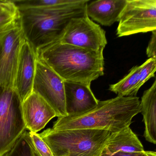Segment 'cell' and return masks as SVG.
<instances>
[{
  "mask_svg": "<svg viewBox=\"0 0 156 156\" xmlns=\"http://www.w3.org/2000/svg\"><path fill=\"white\" fill-rule=\"evenodd\" d=\"M37 54L65 81L91 86L93 81L104 74L103 52L58 41L41 48Z\"/></svg>",
  "mask_w": 156,
  "mask_h": 156,
  "instance_id": "obj_1",
  "label": "cell"
},
{
  "mask_svg": "<svg viewBox=\"0 0 156 156\" xmlns=\"http://www.w3.org/2000/svg\"><path fill=\"white\" fill-rule=\"evenodd\" d=\"M140 112L138 97L117 95L108 100H99L94 108L83 115L58 118L50 129L53 131L99 129L115 133L129 126L133 118Z\"/></svg>",
  "mask_w": 156,
  "mask_h": 156,
  "instance_id": "obj_2",
  "label": "cell"
},
{
  "mask_svg": "<svg viewBox=\"0 0 156 156\" xmlns=\"http://www.w3.org/2000/svg\"><path fill=\"white\" fill-rule=\"evenodd\" d=\"M89 2L64 8H18L24 37L37 51L60 41L70 20L86 13Z\"/></svg>",
  "mask_w": 156,
  "mask_h": 156,
  "instance_id": "obj_3",
  "label": "cell"
},
{
  "mask_svg": "<svg viewBox=\"0 0 156 156\" xmlns=\"http://www.w3.org/2000/svg\"><path fill=\"white\" fill-rule=\"evenodd\" d=\"M111 134L99 129L48 128L39 134L54 156H100Z\"/></svg>",
  "mask_w": 156,
  "mask_h": 156,
  "instance_id": "obj_4",
  "label": "cell"
},
{
  "mask_svg": "<svg viewBox=\"0 0 156 156\" xmlns=\"http://www.w3.org/2000/svg\"><path fill=\"white\" fill-rule=\"evenodd\" d=\"M26 130L22 102L14 89L0 86V156L9 152Z\"/></svg>",
  "mask_w": 156,
  "mask_h": 156,
  "instance_id": "obj_5",
  "label": "cell"
},
{
  "mask_svg": "<svg viewBox=\"0 0 156 156\" xmlns=\"http://www.w3.org/2000/svg\"><path fill=\"white\" fill-rule=\"evenodd\" d=\"M118 22V37L156 30V0H126Z\"/></svg>",
  "mask_w": 156,
  "mask_h": 156,
  "instance_id": "obj_6",
  "label": "cell"
},
{
  "mask_svg": "<svg viewBox=\"0 0 156 156\" xmlns=\"http://www.w3.org/2000/svg\"><path fill=\"white\" fill-rule=\"evenodd\" d=\"M33 92L47 102L55 111L56 117L68 116L66 108L64 81L38 56Z\"/></svg>",
  "mask_w": 156,
  "mask_h": 156,
  "instance_id": "obj_7",
  "label": "cell"
},
{
  "mask_svg": "<svg viewBox=\"0 0 156 156\" xmlns=\"http://www.w3.org/2000/svg\"><path fill=\"white\" fill-rule=\"evenodd\" d=\"M59 41L63 44L103 52L107 44L105 31L86 13L72 19Z\"/></svg>",
  "mask_w": 156,
  "mask_h": 156,
  "instance_id": "obj_8",
  "label": "cell"
},
{
  "mask_svg": "<svg viewBox=\"0 0 156 156\" xmlns=\"http://www.w3.org/2000/svg\"><path fill=\"white\" fill-rule=\"evenodd\" d=\"M24 39L20 23L0 40V86L14 89L21 47Z\"/></svg>",
  "mask_w": 156,
  "mask_h": 156,
  "instance_id": "obj_9",
  "label": "cell"
},
{
  "mask_svg": "<svg viewBox=\"0 0 156 156\" xmlns=\"http://www.w3.org/2000/svg\"><path fill=\"white\" fill-rule=\"evenodd\" d=\"M37 56V51L25 38L21 47L14 86L22 102L33 93Z\"/></svg>",
  "mask_w": 156,
  "mask_h": 156,
  "instance_id": "obj_10",
  "label": "cell"
},
{
  "mask_svg": "<svg viewBox=\"0 0 156 156\" xmlns=\"http://www.w3.org/2000/svg\"><path fill=\"white\" fill-rule=\"evenodd\" d=\"M66 108L67 116H77L94 108L99 100L95 97L91 86L64 81Z\"/></svg>",
  "mask_w": 156,
  "mask_h": 156,
  "instance_id": "obj_11",
  "label": "cell"
},
{
  "mask_svg": "<svg viewBox=\"0 0 156 156\" xmlns=\"http://www.w3.org/2000/svg\"><path fill=\"white\" fill-rule=\"evenodd\" d=\"M22 110L26 129L38 133L56 117L52 108L41 97L33 92L22 102Z\"/></svg>",
  "mask_w": 156,
  "mask_h": 156,
  "instance_id": "obj_12",
  "label": "cell"
},
{
  "mask_svg": "<svg viewBox=\"0 0 156 156\" xmlns=\"http://www.w3.org/2000/svg\"><path fill=\"white\" fill-rule=\"evenodd\" d=\"M126 0H97L87 4L86 12L92 20L103 26H110L118 22Z\"/></svg>",
  "mask_w": 156,
  "mask_h": 156,
  "instance_id": "obj_13",
  "label": "cell"
},
{
  "mask_svg": "<svg viewBox=\"0 0 156 156\" xmlns=\"http://www.w3.org/2000/svg\"><path fill=\"white\" fill-rule=\"evenodd\" d=\"M145 151L142 143L129 126L111 133L100 156H111L119 151L140 152Z\"/></svg>",
  "mask_w": 156,
  "mask_h": 156,
  "instance_id": "obj_14",
  "label": "cell"
},
{
  "mask_svg": "<svg viewBox=\"0 0 156 156\" xmlns=\"http://www.w3.org/2000/svg\"><path fill=\"white\" fill-rule=\"evenodd\" d=\"M140 113L145 125L144 137L152 144L156 143V80L144 91L140 102Z\"/></svg>",
  "mask_w": 156,
  "mask_h": 156,
  "instance_id": "obj_15",
  "label": "cell"
},
{
  "mask_svg": "<svg viewBox=\"0 0 156 156\" xmlns=\"http://www.w3.org/2000/svg\"><path fill=\"white\" fill-rule=\"evenodd\" d=\"M20 24V14L12 1H0V40Z\"/></svg>",
  "mask_w": 156,
  "mask_h": 156,
  "instance_id": "obj_16",
  "label": "cell"
},
{
  "mask_svg": "<svg viewBox=\"0 0 156 156\" xmlns=\"http://www.w3.org/2000/svg\"><path fill=\"white\" fill-rule=\"evenodd\" d=\"M140 66H136L116 83L109 86V90L123 97L136 96V87L139 80Z\"/></svg>",
  "mask_w": 156,
  "mask_h": 156,
  "instance_id": "obj_17",
  "label": "cell"
},
{
  "mask_svg": "<svg viewBox=\"0 0 156 156\" xmlns=\"http://www.w3.org/2000/svg\"><path fill=\"white\" fill-rule=\"evenodd\" d=\"M88 0H13L18 8H58L80 5Z\"/></svg>",
  "mask_w": 156,
  "mask_h": 156,
  "instance_id": "obj_18",
  "label": "cell"
},
{
  "mask_svg": "<svg viewBox=\"0 0 156 156\" xmlns=\"http://www.w3.org/2000/svg\"><path fill=\"white\" fill-rule=\"evenodd\" d=\"M4 156H39L32 142L29 131L25 130Z\"/></svg>",
  "mask_w": 156,
  "mask_h": 156,
  "instance_id": "obj_19",
  "label": "cell"
},
{
  "mask_svg": "<svg viewBox=\"0 0 156 156\" xmlns=\"http://www.w3.org/2000/svg\"><path fill=\"white\" fill-rule=\"evenodd\" d=\"M156 70V59L149 58L143 64L140 65L139 80L136 87V91L151 77H155Z\"/></svg>",
  "mask_w": 156,
  "mask_h": 156,
  "instance_id": "obj_20",
  "label": "cell"
},
{
  "mask_svg": "<svg viewBox=\"0 0 156 156\" xmlns=\"http://www.w3.org/2000/svg\"><path fill=\"white\" fill-rule=\"evenodd\" d=\"M30 137L34 149L39 156H54L51 149L43 140L40 134L29 131Z\"/></svg>",
  "mask_w": 156,
  "mask_h": 156,
  "instance_id": "obj_21",
  "label": "cell"
},
{
  "mask_svg": "<svg viewBox=\"0 0 156 156\" xmlns=\"http://www.w3.org/2000/svg\"><path fill=\"white\" fill-rule=\"evenodd\" d=\"M146 53L149 58L156 59V30L152 32L151 38L147 47Z\"/></svg>",
  "mask_w": 156,
  "mask_h": 156,
  "instance_id": "obj_22",
  "label": "cell"
},
{
  "mask_svg": "<svg viewBox=\"0 0 156 156\" xmlns=\"http://www.w3.org/2000/svg\"><path fill=\"white\" fill-rule=\"evenodd\" d=\"M111 156H148V151L140 152H126L119 151Z\"/></svg>",
  "mask_w": 156,
  "mask_h": 156,
  "instance_id": "obj_23",
  "label": "cell"
},
{
  "mask_svg": "<svg viewBox=\"0 0 156 156\" xmlns=\"http://www.w3.org/2000/svg\"><path fill=\"white\" fill-rule=\"evenodd\" d=\"M148 156H156V152L155 151H148Z\"/></svg>",
  "mask_w": 156,
  "mask_h": 156,
  "instance_id": "obj_24",
  "label": "cell"
}]
</instances>
